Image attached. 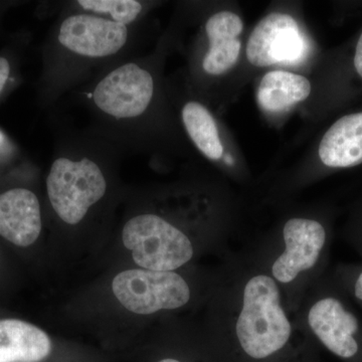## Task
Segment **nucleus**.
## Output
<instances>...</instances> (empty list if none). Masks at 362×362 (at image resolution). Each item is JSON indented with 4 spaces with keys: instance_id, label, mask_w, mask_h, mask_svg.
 Returning <instances> with one entry per match:
<instances>
[{
    "instance_id": "1",
    "label": "nucleus",
    "mask_w": 362,
    "mask_h": 362,
    "mask_svg": "<svg viewBox=\"0 0 362 362\" xmlns=\"http://www.w3.org/2000/svg\"><path fill=\"white\" fill-rule=\"evenodd\" d=\"M57 21L45 49V94L52 99L90 69H106L121 61L137 28L83 11L74 4Z\"/></svg>"
},
{
    "instance_id": "2",
    "label": "nucleus",
    "mask_w": 362,
    "mask_h": 362,
    "mask_svg": "<svg viewBox=\"0 0 362 362\" xmlns=\"http://www.w3.org/2000/svg\"><path fill=\"white\" fill-rule=\"evenodd\" d=\"M116 145L101 136L65 140L56 151L45 180L47 199L59 220L77 226L108 190L106 160Z\"/></svg>"
},
{
    "instance_id": "3",
    "label": "nucleus",
    "mask_w": 362,
    "mask_h": 362,
    "mask_svg": "<svg viewBox=\"0 0 362 362\" xmlns=\"http://www.w3.org/2000/svg\"><path fill=\"white\" fill-rule=\"evenodd\" d=\"M156 84L144 61L121 59L100 71L84 90L100 123L98 134L114 143L137 141V127L153 105Z\"/></svg>"
},
{
    "instance_id": "4",
    "label": "nucleus",
    "mask_w": 362,
    "mask_h": 362,
    "mask_svg": "<svg viewBox=\"0 0 362 362\" xmlns=\"http://www.w3.org/2000/svg\"><path fill=\"white\" fill-rule=\"evenodd\" d=\"M235 329L240 347L254 359L268 358L289 341L291 322L271 275L257 274L247 281Z\"/></svg>"
},
{
    "instance_id": "5",
    "label": "nucleus",
    "mask_w": 362,
    "mask_h": 362,
    "mask_svg": "<svg viewBox=\"0 0 362 362\" xmlns=\"http://www.w3.org/2000/svg\"><path fill=\"white\" fill-rule=\"evenodd\" d=\"M122 240L142 269L173 272L194 254V245L183 230L156 214H141L128 220Z\"/></svg>"
},
{
    "instance_id": "6",
    "label": "nucleus",
    "mask_w": 362,
    "mask_h": 362,
    "mask_svg": "<svg viewBox=\"0 0 362 362\" xmlns=\"http://www.w3.org/2000/svg\"><path fill=\"white\" fill-rule=\"evenodd\" d=\"M112 290L124 308L140 315L180 308L192 297L180 274L146 269L121 272L114 278Z\"/></svg>"
},
{
    "instance_id": "7",
    "label": "nucleus",
    "mask_w": 362,
    "mask_h": 362,
    "mask_svg": "<svg viewBox=\"0 0 362 362\" xmlns=\"http://www.w3.org/2000/svg\"><path fill=\"white\" fill-rule=\"evenodd\" d=\"M342 294L327 293L309 308V328L324 346L342 359H354L362 351V322Z\"/></svg>"
},
{
    "instance_id": "8",
    "label": "nucleus",
    "mask_w": 362,
    "mask_h": 362,
    "mask_svg": "<svg viewBox=\"0 0 362 362\" xmlns=\"http://www.w3.org/2000/svg\"><path fill=\"white\" fill-rule=\"evenodd\" d=\"M309 45L297 21L274 13L259 21L247 40L246 54L252 66L295 65L306 58Z\"/></svg>"
},
{
    "instance_id": "9",
    "label": "nucleus",
    "mask_w": 362,
    "mask_h": 362,
    "mask_svg": "<svg viewBox=\"0 0 362 362\" xmlns=\"http://www.w3.org/2000/svg\"><path fill=\"white\" fill-rule=\"evenodd\" d=\"M285 250L274 261L271 276L279 285H287L321 261L327 245V230L310 218H294L283 228Z\"/></svg>"
},
{
    "instance_id": "10",
    "label": "nucleus",
    "mask_w": 362,
    "mask_h": 362,
    "mask_svg": "<svg viewBox=\"0 0 362 362\" xmlns=\"http://www.w3.org/2000/svg\"><path fill=\"white\" fill-rule=\"evenodd\" d=\"M42 228V209L33 190L14 187L0 194V237L16 246L30 247Z\"/></svg>"
},
{
    "instance_id": "11",
    "label": "nucleus",
    "mask_w": 362,
    "mask_h": 362,
    "mask_svg": "<svg viewBox=\"0 0 362 362\" xmlns=\"http://www.w3.org/2000/svg\"><path fill=\"white\" fill-rule=\"evenodd\" d=\"M243 28L242 18L230 11L214 13L206 21L204 30L209 49L202 59V68L207 75H223L237 64L242 47L239 35Z\"/></svg>"
},
{
    "instance_id": "12",
    "label": "nucleus",
    "mask_w": 362,
    "mask_h": 362,
    "mask_svg": "<svg viewBox=\"0 0 362 362\" xmlns=\"http://www.w3.org/2000/svg\"><path fill=\"white\" fill-rule=\"evenodd\" d=\"M45 331L18 319L0 320V362H40L51 354Z\"/></svg>"
},
{
    "instance_id": "13",
    "label": "nucleus",
    "mask_w": 362,
    "mask_h": 362,
    "mask_svg": "<svg viewBox=\"0 0 362 362\" xmlns=\"http://www.w3.org/2000/svg\"><path fill=\"white\" fill-rule=\"evenodd\" d=\"M311 89L310 81L303 76L288 71H271L262 78L257 99L267 113H281L306 100Z\"/></svg>"
},
{
    "instance_id": "14",
    "label": "nucleus",
    "mask_w": 362,
    "mask_h": 362,
    "mask_svg": "<svg viewBox=\"0 0 362 362\" xmlns=\"http://www.w3.org/2000/svg\"><path fill=\"white\" fill-rule=\"evenodd\" d=\"M181 119L185 131L201 153L211 160L223 157V146L216 120L204 105L188 101L181 109Z\"/></svg>"
},
{
    "instance_id": "15",
    "label": "nucleus",
    "mask_w": 362,
    "mask_h": 362,
    "mask_svg": "<svg viewBox=\"0 0 362 362\" xmlns=\"http://www.w3.org/2000/svg\"><path fill=\"white\" fill-rule=\"evenodd\" d=\"M74 4L83 11L131 26H137L146 6L145 2L138 0H80Z\"/></svg>"
},
{
    "instance_id": "16",
    "label": "nucleus",
    "mask_w": 362,
    "mask_h": 362,
    "mask_svg": "<svg viewBox=\"0 0 362 362\" xmlns=\"http://www.w3.org/2000/svg\"><path fill=\"white\" fill-rule=\"evenodd\" d=\"M339 281L345 291L362 307V266L347 267L339 271Z\"/></svg>"
},
{
    "instance_id": "17",
    "label": "nucleus",
    "mask_w": 362,
    "mask_h": 362,
    "mask_svg": "<svg viewBox=\"0 0 362 362\" xmlns=\"http://www.w3.org/2000/svg\"><path fill=\"white\" fill-rule=\"evenodd\" d=\"M14 66L13 59L6 54H0V98L4 96L13 85Z\"/></svg>"
},
{
    "instance_id": "18",
    "label": "nucleus",
    "mask_w": 362,
    "mask_h": 362,
    "mask_svg": "<svg viewBox=\"0 0 362 362\" xmlns=\"http://www.w3.org/2000/svg\"><path fill=\"white\" fill-rule=\"evenodd\" d=\"M16 156V147L4 131L0 130V163Z\"/></svg>"
},
{
    "instance_id": "19",
    "label": "nucleus",
    "mask_w": 362,
    "mask_h": 362,
    "mask_svg": "<svg viewBox=\"0 0 362 362\" xmlns=\"http://www.w3.org/2000/svg\"><path fill=\"white\" fill-rule=\"evenodd\" d=\"M354 73L362 81V33L357 40L354 59H352Z\"/></svg>"
},
{
    "instance_id": "20",
    "label": "nucleus",
    "mask_w": 362,
    "mask_h": 362,
    "mask_svg": "<svg viewBox=\"0 0 362 362\" xmlns=\"http://www.w3.org/2000/svg\"><path fill=\"white\" fill-rule=\"evenodd\" d=\"M158 362H180V361H176V359H173V358H165V359H162V361H158Z\"/></svg>"
}]
</instances>
